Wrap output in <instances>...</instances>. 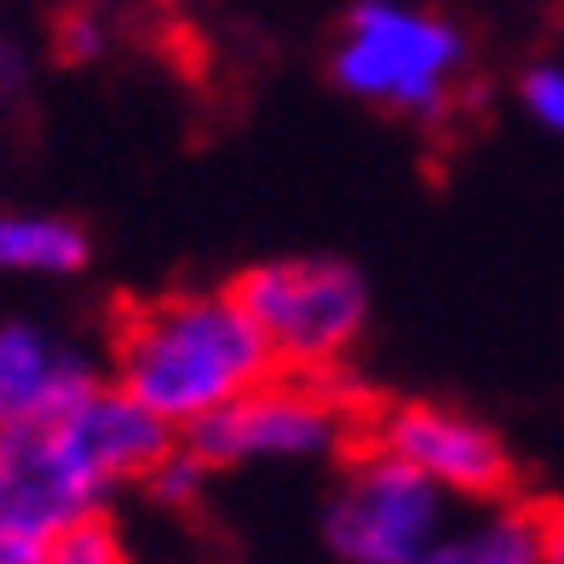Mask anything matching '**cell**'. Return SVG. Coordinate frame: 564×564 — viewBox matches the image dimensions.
I'll return each instance as SVG.
<instances>
[{
  "label": "cell",
  "mask_w": 564,
  "mask_h": 564,
  "mask_svg": "<svg viewBox=\"0 0 564 564\" xmlns=\"http://www.w3.org/2000/svg\"><path fill=\"white\" fill-rule=\"evenodd\" d=\"M116 484L98 473L75 426L41 421V426H0V519L53 542L58 530L98 519Z\"/></svg>",
  "instance_id": "obj_6"
},
{
  "label": "cell",
  "mask_w": 564,
  "mask_h": 564,
  "mask_svg": "<svg viewBox=\"0 0 564 564\" xmlns=\"http://www.w3.org/2000/svg\"><path fill=\"white\" fill-rule=\"evenodd\" d=\"M98 41H105V30L87 18V12H75L69 23H64V53L69 58H87V53H98Z\"/></svg>",
  "instance_id": "obj_15"
},
{
  "label": "cell",
  "mask_w": 564,
  "mask_h": 564,
  "mask_svg": "<svg viewBox=\"0 0 564 564\" xmlns=\"http://www.w3.org/2000/svg\"><path fill=\"white\" fill-rule=\"evenodd\" d=\"M328 75L357 105H375L387 116L438 121L455 105L460 75H467V35L432 7L357 0L335 35Z\"/></svg>",
  "instance_id": "obj_2"
},
{
  "label": "cell",
  "mask_w": 564,
  "mask_h": 564,
  "mask_svg": "<svg viewBox=\"0 0 564 564\" xmlns=\"http://www.w3.org/2000/svg\"><path fill=\"white\" fill-rule=\"evenodd\" d=\"M208 473H214L208 460H202L191 444H178V449L162 460V467L150 473L144 490H150V496H162V501H173V507H185V501H196V490H202V478H208Z\"/></svg>",
  "instance_id": "obj_13"
},
{
  "label": "cell",
  "mask_w": 564,
  "mask_h": 564,
  "mask_svg": "<svg viewBox=\"0 0 564 564\" xmlns=\"http://www.w3.org/2000/svg\"><path fill=\"white\" fill-rule=\"evenodd\" d=\"M0 564H46V542L0 519Z\"/></svg>",
  "instance_id": "obj_14"
},
{
  "label": "cell",
  "mask_w": 564,
  "mask_h": 564,
  "mask_svg": "<svg viewBox=\"0 0 564 564\" xmlns=\"http://www.w3.org/2000/svg\"><path fill=\"white\" fill-rule=\"evenodd\" d=\"M547 564H564V507H547Z\"/></svg>",
  "instance_id": "obj_16"
},
{
  "label": "cell",
  "mask_w": 564,
  "mask_h": 564,
  "mask_svg": "<svg viewBox=\"0 0 564 564\" xmlns=\"http://www.w3.org/2000/svg\"><path fill=\"white\" fill-rule=\"evenodd\" d=\"M409 564H547V507L490 501L460 530H444Z\"/></svg>",
  "instance_id": "obj_9"
},
{
  "label": "cell",
  "mask_w": 564,
  "mask_h": 564,
  "mask_svg": "<svg viewBox=\"0 0 564 564\" xmlns=\"http://www.w3.org/2000/svg\"><path fill=\"white\" fill-rule=\"evenodd\" d=\"M276 375L265 335L237 289H185L133 305L116 323L110 380L173 432H196Z\"/></svg>",
  "instance_id": "obj_1"
},
{
  "label": "cell",
  "mask_w": 564,
  "mask_h": 564,
  "mask_svg": "<svg viewBox=\"0 0 564 564\" xmlns=\"http://www.w3.org/2000/svg\"><path fill=\"white\" fill-rule=\"evenodd\" d=\"M237 300L265 335L276 369L289 375L328 380L369 328V282L346 260H317V253L253 265L237 282Z\"/></svg>",
  "instance_id": "obj_3"
},
{
  "label": "cell",
  "mask_w": 564,
  "mask_h": 564,
  "mask_svg": "<svg viewBox=\"0 0 564 564\" xmlns=\"http://www.w3.org/2000/svg\"><path fill=\"white\" fill-rule=\"evenodd\" d=\"M0 82H7V93L23 82V58L12 53V46H0Z\"/></svg>",
  "instance_id": "obj_17"
},
{
  "label": "cell",
  "mask_w": 564,
  "mask_h": 564,
  "mask_svg": "<svg viewBox=\"0 0 564 564\" xmlns=\"http://www.w3.org/2000/svg\"><path fill=\"white\" fill-rule=\"evenodd\" d=\"M449 530V496L409 460L364 444L323 512V535L346 564H409Z\"/></svg>",
  "instance_id": "obj_5"
},
{
  "label": "cell",
  "mask_w": 564,
  "mask_h": 564,
  "mask_svg": "<svg viewBox=\"0 0 564 564\" xmlns=\"http://www.w3.org/2000/svg\"><path fill=\"white\" fill-rule=\"evenodd\" d=\"M46 564H133V553H127V542L116 535V524L98 512V519L58 530L53 542H46Z\"/></svg>",
  "instance_id": "obj_11"
},
{
  "label": "cell",
  "mask_w": 564,
  "mask_h": 564,
  "mask_svg": "<svg viewBox=\"0 0 564 564\" xmlns=\"http://www.w3.org/2000/svg\"><path fill=\"white\" fill-rule=\"evenodd\" d=\"M369 444L409 460L421 478H432L449 501H507L512 490V455L490 421H478L473 409L409 398L392 403L387 415L369 421Z\"/></svg>",
  "instance_id": "obj_7"
},
{
  "label": "cell",
  "mask_w": 564,
  "mask_h": 564,
  "mask_svg": "<svg viewBox=\"0 0 564 564\" xmlns=\"http://www.w3.org/2000/svg\"><path fill=\"white\" fill-rule=\"evenodd\" d=\"M519 105L535 127H547V133L564 139V64H535L524 69L519 82Z\"/></svg>",
  "instance_id": "obj_12"
},
{
  "label": "cell",
  "mask_w": 564,
  "mask_h": 564,
  "mask_svg": "<svg viewBox=\"0 0 564 564\" xmlns=\"http://www.w3.org/2000/svg\"><path fill=\"white\" fill-rule=\"evenodd\" d=\"M351 438V403L335 380L276 369L242 392L214 421L185 432V444L208 467H253V460H323Z\"/></svg>",
  "instance_id": "obj_4"
},
{
  "label": "cell",
  "mask_w": 564,
  "mask_h": 564,
  "mask_svg": "<svg viewBox=\"0 0 564 564\" xmlns=\"http://www.w3.org/2000/svg\"><path fill=\"white\" fill-rule=\"evenodd\" d=\"M93 357L35 317H0V426L58 421L75 398L98 387Z\"/></svg>",
  "instance_id": "obj_8"
},
{
  "label": "cell",
  "mask_w": 564,
  "mask_h": 564,
  "mask_svg": "<svg viewBox=\"0 0 564 564\" xmlns=\"http://www.w3.org/2000/svg\"><path fill=\"white\" fill-rule=\"evenodd\" d=\"M87 260H93V242L69 214L0 208V276L53 282V276H75Z\"/></svg>",
  "instance_id": "obj_10"
}]
</instances>
